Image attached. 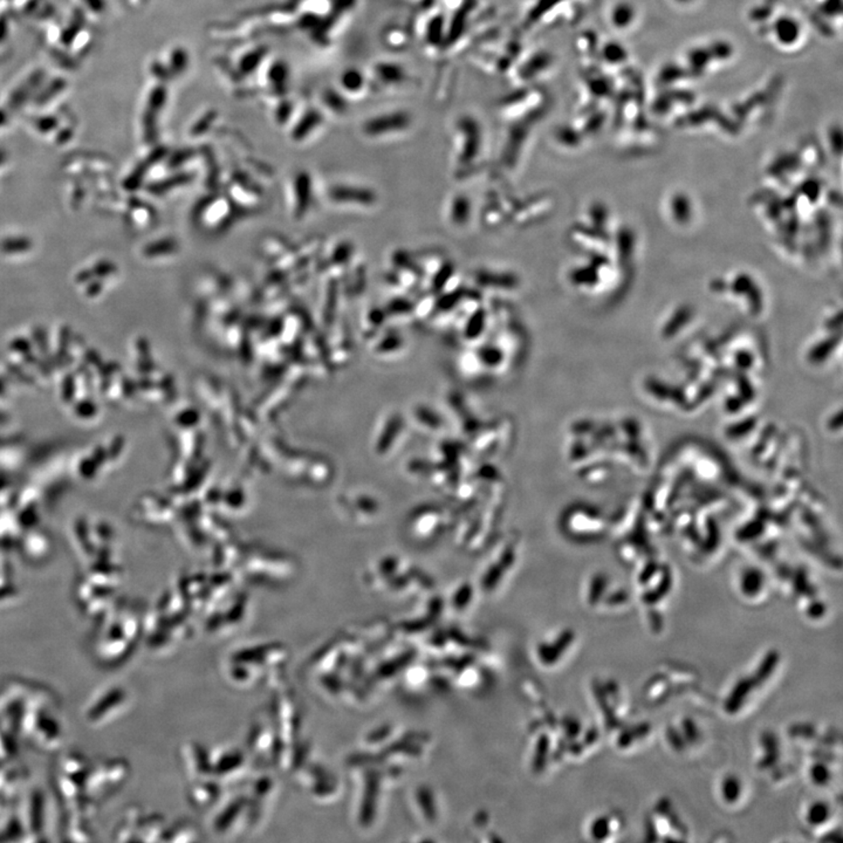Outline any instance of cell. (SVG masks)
Wrapping results in <instances>:
<instances>
[{"mask_svg":"<svg viewBox=\"0 0 843 843\" xmlns=\"http://www.w3.org/2000/svg\"><path fill=\"white\" fill-rule=\"evenodd\" d=\"M761 745L765 750V756L760 761L761 768H770L779 760V739L773 732H765L761 736Z\"/></svg>","mask_w":843,"mask_h":843,"instance_id":"cell-2","label":"cell"},{"mask_svg":"<svg viewBox=\"0 0 843 843\" xmlns=\"http://www.w3.org/2000/svg\"><path fill=\"white\" fill-rule=\"evenodd\" d=\"M809 776H811L813 784L818 785V786H826L831 781V772L827 765L818 761L816 764L811 765Z\"/></svg>","mask_w":843,"mask_h":843,"instance_id":"cell-7","label":"cell"},{"mask_svg":"<svg viewBox=\"0 0 843 843\" xmlns=\"http://www.w3.org/2000/svg\"><path fill=\"white\" fill-rule=\"evenodd\" d=\"M831 818V807L829 804L822 800H818L808 807L806 820L811 827H819L826 824Z\"/></svg>","mask_w":843,"mask_h":843,"instance_id":"cell-4","label":"cell"},{"mask_svg":"<svg viewBox=\"0 0 843 843\" xmlns=\"http://www.w3.org/2000/svg\"><path fill=\"white\" fill-rule=\"evenodd\" d=\"M667 738H668L669 744L671 745V748L675 751L680 752L684 750L686 741H685L682 732L678 731L677 728H669L668 731H667Z\"/></svg>","mask_w":843,"mask_h":843,"instance_id":"cell-10","label":"cell"},{"mask_svg":"<svg viewBox=\"0 0 843 843\" xmlns=\"http://www.w3.org/2000/svg\"><path fill=\"white\" fill-rule=\"evenodd\" d=\"M682 735L684 737L686 744H696L700 739V731L698 725L691 718H685L682 721Z\"/></svg>","mask_w":843,"mask_h":843,"instance_id":"cell-8","label":"cell"},{"mask_svg":"<svg viewBox=\"0 0 843 843\" xmlns=\"http://www.w3.org/2000/svg\"><path fill=\"white\" fill-rule=\"evenodd\" d=\"M756 686L758 685L753 677H744L738 680L725 700V711L728 712V715H736L737 712L744 706L748 697Z\"/></svg>","mask_w":843,"mask_h":843,"instance_id":"cell-1","label":"cell"},{"mask_svg":"<svg viewBox=\"0 0 843 843\" xmlns=\"http://www.w3.org/2000/svg\"><path fill=\"white\" fill-rule=\"evenodd\" d=\"M609 833H610V822L607 818L602 816L594 821L593 826H592V835L594 836V839L605 840L609 835Z\"/></svg>","mask_w":843,"mask_h":843,"instance_id":"cell-9","label":"cell"},{"mask_svg":"<svg viewBox=\"0 0 843 843\" xmlns=\"http://www.w3.org/2000/svg\"><path fill=\"white\" fill-rule=\"evenodd\" d=\"M779 652L776 650H771L765 655L753 676L757 685L764 684L765 682L773 675V672L776 671V667L779 665Z\"/></svg>","mask_w":843,"mask_h":843,"instance_id":"cell-3","label":"cell"},{"mask_svg":"<svg viewBox=\"0 0 843 843\" xmlns=\"http://www.w3.org/2000/svg\"><path fill=\"white\" fill-rule=\"evenodd\" d=\"M720 789H721V796L725 802L736 804L737 801L740 799L741 792H743L741 780L735 774L725 776Z\"/></svg>","mask_w":843,"mask_h":843,"instance_id":"cell-5","label":"cell"},{"mask_svg":"<svg viewBox=\"0 0 843 843\" xmlns=\"http://www.w3.org/2000/svg\"><path fill=\"white\" fill-rule=\"evenodd\" d=\"M649 732H650V725L649 724H640L636 725V726H632V728L625 730V731L621 733L619 739H617V744L620 745L622 748H628L635 740L648 736Z\"/></svg>","mask_w":843,"mask_h":843,"instance_id":"cell-6","label":"cell"},{"mask_svg":"<svg viewBox=\"0 0 843 843\" xmlns=\"http://www.w3.org/2000/svg\"><path fill=\"white\" fill-rule=\"evenodd\" d=\"M824 614V607H819V605H813L809 607V609H808V615H809V617H811V619H814V620H818V619H820V617H822Z\"/></svg>","mask_w":843,"mask_h":843,"instance_id":"cell-11","label":"cell"}]
</instances>
